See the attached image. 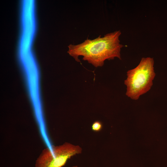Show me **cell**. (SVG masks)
I'll use <instances>...</instances> for the list:
<instances>
[{
  "mask_svg": "<svg viewBox=\"0 0 167 167\" xmlns=\"http://www.w3.org/2000/svg\"><path fill=\"white\" fill-rule=\"evenodd\" d=\"M154 64L153 58H143L136 67L127 71V78L124 81L127 96L137 100L151 89L155 75Z\"/></svg>",
  "mask_w": 167,
  "mask_h": 167,
  "instance_id": "cell-2",
  "label": "cell"
},
{
  "mask_svg": "<svg viewBox=\"0 0 167 167\" xmlns=\"http://www.w3.org/2000/svg\"><path fill=\"white\" fill-rule=\"evenodd\" d=\"M102 127L101 122L99 121H96L92 123L91 127L93 131L98 132L102 130Z\"/></svg>",
  "mask_w": 167,
  "mask_h": 167,
  "instance_id": "cell-4",
  "label": "cell"
},
{
  "mask_svg": "<svg viewBox=\"0 0 167 167\" xmlns=\"http://www.w3.org/2000/svg\"><path fill=\"white\" fill-rule=\"evenodd\" d=\"M120 30L107 33L102 37L100 36L93 40L87 38L83 43L77 45L70 44L68 51L77 62L78 57H83V59L95 67L102 66L106 59H113L117 57L121 59L120 52L123 45L120 43Z\"/></svg>",
  "mask_w": 167,
  "mask_h": 167,
  "instance_id": "cell-1",
  "label": "cell"
},
{
  "mask_svg": "<svg viewBox=\"0 0 167 167\" xmlns=\"http://www.w3.org/2000/svg\"><path fill=\"white\" fill-rule=\"evenodd\" d=\"M73 167H78L77 166H73Z\"/></svg>",
  "mask_w": 167,
  "mask_h": 167,
  "instance_id": "cell-5",
  "label": "cell"
},
{
  "mask_svg": "<svg viewBox=\"0 0 167 167\" xmlns=\"http://www.w3.org/2000/svg\"><path fill=\"white\" fill-rule=\"evenodd\" d=\"M82 151L79 146L67 143L52 149L47 148L43 151L36 160V167H62L68 159L80 153Z\"/></svg>",
  "mask_w": 167,
  "mask_h": 167,
  "instance_id": "cell-3",
  "label": "cell"
}]
</instances>
